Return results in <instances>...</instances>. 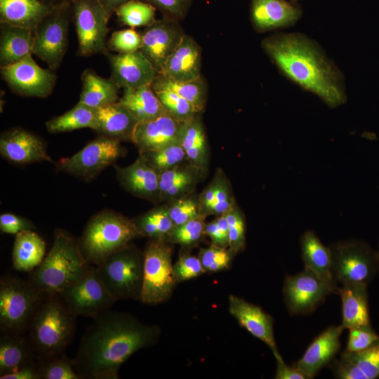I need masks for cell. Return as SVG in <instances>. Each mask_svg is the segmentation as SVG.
Wrapping results in <instances>:
<instances>
[{"mask_svg": "<svg viewBox=\"0 0 379 379\" xmlns=\"http://www.w3.org/2000/svg\"><path fill=\"white\" fill-rule=\"evenodd\" d=\"M151 86L154 91L168 90L178 94L194 105L199 112L205 107L207 84L201 76L190 81H176L157 74Z\"/></svg>", "mask_w": 379, "mask_h": 379, "instance_id": "cell-35", "label": "cell"}, {"mask_svg": "<svg viewBox=\"0 0 379 379\" xmlns=\"http://www.w3.org/2000/svg\"><path fill=\"white\" fill-rule=\"evenodd\" d=\"M71 4L79 53L87 56L104 52L110 16L98 0H73Z\"/></svg>", "mask_w": 379, "mask_h": 379, "instance_id": "cell-13", "label": "cell"}, {"mask_svg": "<svg viewBox=\"0 0 379 379\" xmlns=\"http://www.w3.org/2000/svg\"><path fill=\"white\" fill-rule=\"evenodd\" d=\"M41 379H81L74 369L73 359L65 353L38 357Z\"/></svg>", "mask_w": 379, "mask_h": 379, "instance_id": "cell-41", "label": "cell"}, {"mask_svg": "<svg viewBox=\"0 0 379 379\" xmlns=\"http://www.w3.org/2000/svg\"><path fill=\"white\" fill-rule=\"evenodd\" d=\"M34 32L1 22L0 61L1 66L14 63L32 53Z\"/></svg>", "mask_w": 379, "mask_h": 379, "instance_id": "cell-30", "label": "cell"}, {"mask_svg": "<svg viewBox=\"0 0 379 379\" xmlns=\"http://www.w3.org/2000/svg\"><path fill=\"white\" fill-rule=\"evenodd\" d=\"M141 237L168 242L175 225L171 219L168 207L154 208L133 219Z\"/></svg>", "mask_w": 379, "mask_h": 379, "instance_id": "cell-38", "label": "cell"}, {"mask_svg": "<svg viewBox=\"0 0 379 379\" xmlns=\"http://www.w3.org/2000/svg\"><path fill=\"white\" fill-rule=\"evenodd\" d=\"M0 379H41L38 358L12 373L0 375Z\"/></svg>", "mask_w": 379, "mask_h": 379, "instance_id": "cell-55", "label": "cell"}, {"mask_svg": "<svg viewBox=\"0 0 379 379\" xmlns=\"http://www.w3.org/2000/svg\"><path fill=\"white\" fill-rule=\"evenodd\" d=\"M204 235L211 239L213 244L228 248V224L225 213L206 225Z\"/></svg>", "mask_w": 379, "mask_h": 379, "instance_id": "cell-53", "label": "cell"}, {"mask_svg": "<svg viewBox=\"0 0 379 379\" xmlns=\"http://www.w3.org/2000/svg\"><path fill=\"white\" fill-rule=\"evenodd\" d=\"M96 122L97 109L79 102L69 111L48 121L46 127L51 133H59L84 128L95 130Z\"/></svg>", "mask_w": 379, "mask_h": 379, "instance_id": "cell-36", "label": "cell"}, {"mask_svg": "<svg viewBox=\"0 0 379 379\" xmlns=\"http://www.w3.org/2000/svg\"><path fill=\"white\" fill-rule=\"evenodd\" d=\"M376 253H377V255H378V258H379V249H378V252H376Z\"/></svg>", "mask_w": 379, "mask_h": 379, "instance_id": "cell-60", "label": "cell"}, {"mask_svg": "<svg viewBox=\"0 0 379 379\" xmlns=\"http://www.w3.org/2000/svg\"><path fill=\"white\" fill-rule=\"evenodd\" d=\"M180 143L190 164L199 170L204 169L208 162V149L200 113L182 122Z\"/></svg>", "mask_w": 379, "mask_h": 379, "instance_id": "cell-32", "label": "cell"}, {"mask_svg": "<svg viewBox=\"0 0 379 379\" xmlns=\"http://www.w3.org/2000/svg\"><path fill=\"white\" fill-rule=\"evenodd\" d=\"M56 4L40 0H0L1 22L34 32Z\"/></svg>", "mask_w": 379, "mask_h": 379, "instance_id": "cell-25", "label": "cell"}, {"mask_svg": "<svg viewBox=\"0 0 379 379\" xmlns=\"http://www.w3.org/2000/svg\"><path fill=\"white\" fill-rule=\"evenodd\" d=\"M333 293L336 292L307 269L295 275L286 276L283 286L285 304L292 315L312 312Z\"/></svg>", "mask_w": 379, "mask_h": 379, "instance_id": "cell-14", "label": "cell"}, {"mask_svg": "<svg viewBox=\"0 0 379 379\" xmlns=\"http://www.w3.org/2000/svg\"><path fill=\"white\" fill-rule=\"evenodd\" d=\"M79 239L65 230L56 229L52 246L29 279L44 293H60L89 268Z\"/></svg>", "mask_w": 379, "mask_h": 379, "instance_id": "cell-4", "label": "cell"}, {"mask_svg": "<svg viewBox=\"0 0 379 379\" xmlns=\"http://www.w3.org/2000/svg\"><path fill=\"white\" fill-rule=\"evenodd\" d=\"M143 253V281L140 301L150 305L164 302L171 297L177 284L173 270V248L165 241L149 239Z\"/></svg>", "mask_w": 379, "mask_h": 379, "instance_id": "cell-8", "label": "cell"}, {"mask_svg": "<svg viewBox=\"0 0 379 379\" xmlns=\"http://www.w3.org/2000/svg\"><path fill=\"white\" fill-rule=\"evenodd\" d=\"M346 350L349 352L362 351L379 340L371 325L349 328Z\"/></svg>", "mask_w": 379, "mask_h": 379, "instance_id": "cell-51", "label": "cell"}, {"mask_svg": "<svg viewBox=\"0 0 379 379\" xmlns=\"http://www.w3.org/2000/svg\"><path fill=\"white\" fill-rule=\"evenodd\" d=\"M173 270L177 284L197 278L205 273L199 257L187 253L180 254L173 266Z\"/></svg>", "mask_w": 379, "mask_h": 379, "instance_id": "cell-47", "label": "cell"}, {"mask_svg": "<svg viewBox=\"0 0 379 379\" xmlns=\"http://www.w3.org/2000/svg\"><path fill=\"white\" fill-rule=\"evenodd\" d=\"M302 13L300 5L286 0L251 1V22L255 31L260 33L292 27Z\"/></svg>", "mask_w": 379, "mask_h": 379, "instance_id": "cell-17", "label": "cell"}, {"mask_svg": "<svg viewBox=\"0 0 379 379\" xmlns=\"http://www.w3.org/2000/svg\"><path fill=\"white\" fill-rule=\"evenodd\" d=\"M275 359L277 361L275 379H307L305 374L296 366L287 365L281 355Z\"/></svg>", "mask_w": 379, "mask_h": 379, "instance_id": "cell-56", "label": "cell"}, {"mask_svg": "<svg viewBox=\"0 0 379 379\" xmlns=\"http://www.w3.org/2000/svg\"><path fill=\"white\" fill-rule=\"evenodd\" d=\"M140 154L142 155L146 161L158 173L179 165L186 157L185 152L180 142Z\"/></svg>", "mask_w": 379, "mask_h": 379, "instance_id": "cell-42", "label": "cell"}, {"mask_svg": "<svg viewBox=\"0 0 379 379\" xmlns=\"http://www.w3.org/2000/svg\"><path fill=\"white\" fill-rule=\"evenodd\" d=\"M34 228V224L27 218L11 213H2L0 215V230L4 233L16 235Z\"/></svg>", "mask_w": 379, "mask_h": 379, "instance_id": "cell-54", "label": "cell"}, {"mask_svg": "<svg viewBox=\"0 0 379 379\" xmlns=\"http://www.w3.org/2000/svg\"><path fill=\"white\" fill-rule=\"evenodd\" d=\"M58 294L77 317L93 319L109 310L117 301L102 284L93 265Z\"/></svg>", "mask_w": 379, "mask_h": 379, "instance_id": "cell-11", "label": "cell"}, {"mask_svg": "<svg viewBox=\"0 0 379 379\" xmlns=\"http://www.w3.org/2000/svg\"><path fill=\"white\" fill-rule=\"evenodd\" d=\"M228 224V248L235 255L246 246V224L243 214L234 204L225 213Z\"/></svg>", "mask_w": 379, "mask_h": 379, "instance_id": "cell-46", "label": "cell"}, {"mask_svg": "<svg viewBox=\"0 0 379 379\" xmlns=\"http://www.w3.org/2000/svg\"><path fill=\"white\" fill-rule=\"evenodd\" d=\"M138 121L118 101L97 109V122L94 131L102 136L118 140H131Z\"/></svg>", "mask_w": 379, "mask_h": 379, "instance_id": "cell-26", "label": "cell"}, {"mask_svg": "<svg viewBox=\"0 0 379 379\" xmlns=\"http://www.w3.org/2000/svg\"><path fill=\"white\" fill-rule=\"evenodd\" d=\"M166 113L183 122L200 113L189 101L178 94L168 90L154 91Z\"/></svg>", "mask_w": 379, "mask_h": 379, "instance_id": "cell-44", "label": "cell"}, {"mask_svg": "<svg viewBox=\"0 0 379 379\" xmlns=\"http://www.w3.org/2000/svg\"><path fill=\"white\" fill-rule=\"evenodd\" d=\"M120 185L131 194L149 200L159 199V173L142 155L126 167L116 166Z\"/></svg>", "mask_w": 379, "mask_h": 379, "instance_id": "cell-24", "label": "cell"}, {"mask_svg": "<svg viewBox=\"0 0 379 379\" xmlns=\"http://www.w3.org/2000/svg\"><path fill=\"white\" fill-rule=\"evenodd\" d=\"M95 267L102 284L117 301L140 300L144 253L132 243L109 255Z\"/></svg>", "mask_w": 379, "mask_h": 379, "instance_id": "cell-6", "label": "cell"}, {"mask_svg": "<svg viewBox=\"0 0 379 379\" xmlns=\"http://www.w3.org/2000/svg\"><path fill=\"white\" fill-rule=\"evenodd\" d=\"M367 285L351 284L342 285L338 293L342 301V324L345 329L369 326Z\"/></svg>", "mask_w": 379, "mask_h": 379, "instance_id": "cell-28", "label": "cell"}, {"mask_svg": "<svg viewBox=\"0 0 379 379\" xmlns=\"http://www.w3.org/2000/svg\"><path fill=\"white\" fill-rule=\"evenodd\" d=\"M300 247L305 269L312 272L338 293L339 288L334 281L331 271V248L325 246L312 230H308L302 234Z\"/></svg>", "mask_w": 379, "mask_h": 379, "instance_id": "cell-27", "label": "cell"}, {"mask_svg": "<svg viewBox=\"0 0 379 379\" xmlns=\"http://www.w3.org/2000/svg\"><path fill=\"white\" fill-rule=\"evenodd\" d=\"M105 8L107 14L111 16L116 10L124 3L130 0H98Z\"/></svg>", "mask_w": 379, "mask_h": 379, "instance_id": "cell-57", "label": "cell"}, {"mask_svg": "<svg viewBox=\"0 0 379 379\" xmlns=\"http://www.w3.org/2000/svg\"><path fill=\"white\" fill-rule=\"evenodd\" d=\"M150 4L163 15V18L178 22L185 19L193 0H142Z\"/></svg>", "mask_w": 379, "mask_h": 379, "instance_id": "cell-50", "label": "cell"}, {"mask_svg": "<svg viewBox=\"0 0 379 379\" xmlns=\"http://www.w3.org/2000/svg\"><path fill=\"white\" fill-rule=\"evenodd\" d=\"M185 35L179 22L165 18L155 20L141 34L139 51L152 64L158 74Z\"/></svg>", "mask_w": 379, "mask_h": 379, "instance_id": "cell-16", "label": "cell"}, {"mask_svg": "<svg viewBox=\"0 0 379 379\" xmlns=\"http://www.w3.org/2000/svg\"><path fill=\"white\" fill-rule=\"evenodd\" d=\"M156 325L131 314L106 311L93 318L81 338L74 367L81 379H118L121 365L137 351L154 345Z\"/></svg>", "mask_w": 379, "mask_h": 379, "instance_id": "cell-1", "label": "cell"}, {"mask_svg": "<svg viewBox=\"0 0 379 379\" xmlns=\"http://www.w3.org/2000/svg\"><path fill=\"white\" fill-rule=\"evenodd\" d=\"M215 199L210 211V214L220 215L225 213L234 204L228 184L222 178L214 181Z\"/></svg>", "mask_w": 379, "mask_h": 379, "instance_id": "cell-52", "label": "cell"}, {"mask_svg": "<svg viewBox=\"0 0 379 379\" xmlns=\"http://www.w3.org/2000/svg\"><path fill=\"white\" fill-rule=\"evenodd\" d=\"M122 152L120 140L100 135L72 156L60 159L55 166L59 171L90 181L114 164Z\"/></svg>", "mask_w": 379, "mask_h": 379, "instance_id": "cell-10", "label": "cell"}, {"mask_svg": "<svg viewBox=\"0 0 379 379\" xmlns=\"http://www.w3.org/2000/svg\"><path fill=\"white\" fill-rule=\"evenodd\" d=\"M38 358L25 333H3L0 338V375L12 373Z\"/></svg>", "mask_w": 379, "mask_h": 379, "instance_id": "cell-29", "label": "cell"}, {"mask_svg": "<svg viewBox=\"0 0 379 379\" xmlns=\"http://www.w3.org/2000/svg\"><path fill=\"white\" fill-rule=\"evenodd\" d=\"M112 80L118 88H135L151 84L157 72L140 51L119 53L109 57Z\"/></svg>", "mask_w": 379, "mask_h": 379, "instance_id": "cell-21", "label": "cell"}, {"mask_svg": "<svg viewBox=\"0 0 379 379\" xmlns=\"http://www.w3.org/2000/svg\"><path fill=\"white\" fill-rule=\"evenodd\" d=\"M1 72L11 89L24 96L47 97L51 93L56 80L53 72L39 67L32 54L14 63L1 66Z\"/></svg>", "mask_w": 379, "mask_h": 379, "instance_id": "cell-15", "label": "cell"}, {"mask_svg": "<svg viewBox=\"0 0 379 379\" xmlns=\"http://www.w3.org/2000/svg\"><path fill=\"white\" fill-rule=\"evenodd\" d=\"M331 248V271L334 281L341 285L368 284L379 271V258L365 243L345 241Z\"/></svg>", "mask_w": 379, "mask_h": 379, "instance_id": "cell-9", "label": "cell"}, {"mask_svg": "<svg viewBox=\"0 0 379 379\" xmlns=\"http://www.w3.org/2000/svg\"><path fill=\"white\" fill-rule=\"evenodd\" d=\"M118 102L128 109L138 122L153 119L166 112L151 84L124 89Z\"/></svg>", "mask_w": 379, "mask_h": 379, "instance_id": "cell-33", "label": "cell"}, {"mask_svg": "<svg viewBox=\"0 0 379 379\" xmlns=\"http://www.w3.org/2000/svg\"><path fill=\"white\" fill-rule=\"evenodd\" d=\"M234 254L225 247L211 244L206 248H201L199 258L205 273H215L230 268Z\"/></svg>", "mask_w": 379, "mask_h": 379, "instance_id": "cell-45", "label": "cell"}, {"mask_svg": "<svg viewBox=\"0 0 379 379\" xmlns=\"http://www.w3.org/2000/svg\"><path fill=\"white\" fill-rule=\"evenodd\" d=\"M43 293L29 279L6 275L0 279L1 333H25Z\"/></svg>", "mask_w": 379, "mask_h": 379, "instance_id": "cell-7", "label": "cell"}, {"mask_svg": "<svg viewBox=\"0 0 379 379\" xmlns=\"http://www.w3.org/2000/svg\"><path fill=\"white\" fill-rule=\"evenodd\" d=\"M156 8L142 0H130L115 11L119 20L131 28L147 27L155 20Z\"/></svg>", "mask_w": 379, "mask_h": 379, "instance_id": "cell-40", "label": "cell"}, {"mask_svg": "<svg viewBox=\"0 0 379 379\" xmlns=\"http://www.w3.org/2000/svg\"><path fill=\"white\" fill-rule=\"evenodd\" d=\"M195 166L181 167L179 165L159 173V199H171L187 191L197 178Z\"/></svg>", "mask_w": 379, "mask_h": 379, "instance_id": "cell-37", "label": "cell"}, {"mask_svg": "<svg viewBox=\"0 0 379 379\" xmlns=\"http://www.w3.org/2000/svg\"><path fill=\"white\" fill-rule=\"evenodd\" d=\"M44 3H47V4H55L54 1H57V0H40ZM62 1H72L73 0H62Z\"/></svg>", "mask_w": 379, "mask_h": 379, "instance_id": "cell-58", "label": "cell"}, {"mask_svg": "<svg viewBox=\"0 0 379 379\" xmlns=\"http://www.w3.org/2000/svg\"><path fill=\"white\" fill-rule=\"evenodd\" d=\"M81 81L82 90L79 102L98 109L119 100L118 87L112 79L102 78L93 70L86 69Z\"/></svg>", "mask_w": 379, "mask_h": 379, "instance_id": "cell-34", "label": "cell"}, {"mask_svg": "<svg viewBox=\"0 0 379 379\" xmlns=\"http://www.w3.org/2000/svg\"><path fill=\"white\" fill-rule=\"evenodd\" d=\"M69 1L58 3L34 31L32 53L51 69L60 63L67 47Z\"/></svg>", "mask_w": 379, "mask_h": 379, "instance_id": "cell-12", "label": "cell"}, {"mask_svg": "<svg viewBox=\"0 0 379 379\" xmlns=\"http://www.w3.org/2000/svg\"><path fill=\"white\" fill-rule=\"evenodd\" d=\"M341 355L351 364L357 379H375L379 377V340L362 351H345Z\"/></svg>", "mask_w": 379, "mask_h": 379, "instance_id": "cell-39", "label": "cell"}, {"mask_svg": "<svg viewBox=\"0 0 379 379\" xmlns=\"http://www.w3.org/2000/svg\"><path fill=\"white\" fill-rule=\"evenodd\" d=\"M77 317L58 293H44L27 331L38 357L65 353L74 338Z\"/></svg>", "mask_w": 379, "mask_h": 379, "instance_id": "cell-3", "label": "cell"}, {"mask_svg": "<svg viewBox=\"0 0 379 379\" xmlns=\"http://www.w3.org/2000/svg\"><path fill=\"white\" fill-rule=\"evenodd\" d=\"M46 244L41 237L32 230L15 235L12 260L13 268L19 272H32L43 261Z\"/></svg>", "mask_w": 379, "mask_h": 379, "instance_id": "cell-31", "label": "cell"}, {"mask_svg": "<svg viewBox=\"0 0 379 379\" xmlns=\"http://www.w3.org/2000/svg\"><path fill=\"white\" fill-rule=\"evenodd\" d=\"M228 311L239 324L265 343L274 357L280 356L274 335V319L260 307L234 295L228 298Z\"/></svg>", "mask_w": 379, "mask_h": 379, "instance_id": "cell-18", "label": "cell"}, {"mask_svg": "<svg viewBox=\"0 0 379 379\" xmlns=\"http://www.w3.org/2000/svg\"><path fill=\"white\" fill-rule=\"evenodd\" d=\"M182 126V122L165 112L153 119L138 122L132 142L140 154L155 151L180 142Z\"/></svg>", "mask_w": 379, "mask_h": 379, "instance_id": "cell-20", "label": "cell"}, {"mask_svg": "<svg viewBox=\"0 0 379 379\" xmlns=\"http://www.w3.org/2000/svg\"><path fill=\"white\" fill-rule=\"evenodd\" d=\"M205 216L200 215L182 225L175 226L168 238V243L190 248L199 242L204 235Z\"/></svg>", "mask_w": 379, "mask_h": 379, "instance_id": "cell-43", "label": "cell"}, {"mask_svg": "<svg viewBox=\"0 0 379 379\" xmlns=\"http://www.w3.org/2000/svg\"><path fill=\"white\" fill-rule=\"evenodd\" d=\"M0 152L4 158L15 164L53 162L45 142L22 128H13L1 135Z\"/></svg>", "mask_w": 379, "mask_h": 379, "instance_id": "cell-19", "label": "cell"}, {"mask_svg": "<svg viewBox=\"0 0 379 379\" xmlns=\"http://www.w3.org/2000/svg\"><path fill=\"white\" fill-rule=\"evenodd\" d=\"M292 3H294V4H297V2L298 1H300V0H290Z\"/></svg>", "mask_w": 379, "mask_h": 379, "instance_id": "cell-59", "label": "cell"}, {"mask_svg": "<svg viewBox=\"0 0 379 379\" xmlns=\"http://www.w3.org/2000/svg\"><path fill=\"white\" fill-rule=\"evenodd\" d=\"M168 214L175 226L182 225L200 215V206L192 198H180L168 208Z\"/></svg>", "mask_w": 379, "mask_h": 379, "instance_id": "cell-48", "label": "cell"}, {"mask_svg": "<svg viewBox=\"0 0 379 379\" xmlns=\"http://www.w3.org/2000/svg\"><path fill=\"white\" fill-rule=\"evenodd\" d=\"M142 43L141 34L133 28L119 30L112 33L109 44L119 53H128L140 50Z\"/></svg>", "mask_w": 379, "mask_h": 379, "instance_id": "cell-49", "label": "cell"}, {"mask_svg": "<svg viewBox=\"0 0 379 379\" xmlns=\"http://www.w3.org/2000/svg\"><path fill=\"white\" fill-rule=\"evenodd\" d=\"M140 237L133 220L105 209L89 219L78 239L86 261L90 265H98Z\"/></svg>", "mask_w": 379, "mask_h": 379, "instance_id": "cell-5", "label": "cell"}, {"mask_svg": "<svg viewBox=\"0 0 379 379\" xmlns=\"http://www.w3.org/2000/svg\"><path fill=\"white\" fill-rule=\"evenodd\" d=\"M343 331L341 325L328 327L314 338L302 357L293 364L307 379L314 378L322 368L334 359L340 347V338Z\"/></svg>", "mask_w": 379, "mask_h": 379, "instance_id": "cell-22", "label": "cell"}, {"mask_svg": "<svg viewBox=\"0 0 379 379\" xmlns=\"http://www.w3.org/2000/svg\"><path fill=\"white\" fill-rule=\"evenodd\" d=\"M201 48L185 34L168 56L158 74L176 81H186L201 77Z\"/></svg>", "mask_w": 379, "mask_h": 379, "instance_id": "cell-23", "label": "cell"}, {"mask_svg": "<svg viewBox=\"0 0 379 379\" xmlns=\"http://www.w3.org/2000/svg\"><path fill=\"white\" fill-rule=\"evenodd\" d=\"M264 52L291 82L334 108L347 101L344 76L320 45L302 33H277L261 42Z\"/></svg>", "mask_w": 379, "mask_h": 379, "instance_id": "cell-2", "label": "cell"}]
</instances>
